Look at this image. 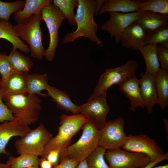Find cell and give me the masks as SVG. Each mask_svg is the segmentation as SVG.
<instances>
[{
	"instance_id": "9",
	"label": "cell",
	"mask_w": 168,
	"mask_h": 168,
	"mask_svg": "<svg viewBox=\"0 0 168 168\" xmlns=\"http://www.w3.org/2000/svg\"><path fill=\"white\" fill-rule=\"evenodd\" d=\"M110 168H141L151 161L147 155L120 148L106 150L104 156Z\"/></svg>"
},
{
	"instance_id": "29",
	"label": "cell",
	"mask_w": 168,
	"mask_h": 168,
	"mask_svg": "<svg viewBox=\"0 0 168 168\" xmlns=\"http://www.w3.org/2000/svg\"><path fill=\"white\" fill-rule=\"evenodd\" d=\"M40 159L38 156L28 154H21L17 157L10 156L6 163L10 168H25L39 165Z\"/></svg>"
},
{
	"instance_id": "11",
	"label": "cell",
	"mask_w": 168,
	"mask_h": 168,
	"mask_svg": "<svg viewBox=\"0 0 168 168\" xmlns=\"http://www.w3.org/2000/svg\"><path fill=\"white\" fill-rule=\"evenodd\" d=\"M106 97V92H103L88 99L86 103L78 106L80 113L99 130L105 122L106 116L110 111Z\"/></svg>"
},
{
	"instance_id": "35",
	"label": "cell",
	"mask_w": 168,
	"mask_h": 168,
	"mask_svg": "<svg viewBox=\"0 0 168 168\" xmlns=\"http://www.w3.org/2000/svg\"><path fill=\"white\" fill-rule=\"evenodd\" d=\"M11 63L5 52H0V75L3 79L14 72Z\"/></svg>"
},
{
	"instance_id": "25",
	"label": "cell",
	"mask_w": 168,
	"mask_h": 168,
	"mask_svg": "<svg viewBox=\"0 0 168 168\" xmlns=\"http://www.w3.org/2000/svg\"><path fill=\"white\" fill-rule=\"evenodd\" d=\"M158 104L164 110L168 106V71L160 68L155 76Z\"/></svg>"
},
{
	"instance_id": "4",
	"label": "cell",
	"mask_w": 168,
	"mask_h": 168,
	"mask_svg": "<svg viewBox=\"0 0 168 168\" xmlns=\"http://www.w3.org/2000/svg\"><path fill=\"white\" fill-rule=\"evenodd\" d=\"M41 13L32 16L25 23L13 26L16 35L29 44L30 56L41 60L45 49L42 43Z\"/></svg>"
},
{
	"instance_id": "13",
	"label": "cell",
	"mask_w": 168,
	"mask_h": 168,
	"mask_svg": "<svg viewBox=\"0 0 168 168\" xmlns=\"http://www.w3.org/2000/svg\"><path fill=\"white\" fill-rule=\"evenodd\" d=\"M139 11L130 13L109 12L110 17L101 26V30L108 32L110 38H114L116 44L120 43L123 31L136 20Z\"/></svg>"
},
{
	"instance_id": "32",
	"label": "cell",
	"mask_w": 168,
	"mask_h": 168,
	"mask_svg": "<svg viewBox=\"0 0 168 168\" xmlns=\"http://www.w3.org/2000/svg\"><path fill=\"white\" fill-rule=\"evenodd\" d=\"M25 1L18 0L12 2L0 1V19L8 21L11 15L16 11L22 10Z\"/></svg>"
},
{
	"instance_id": "12",
	"label": "cell",
	"mask_w": 168,
	"mask_h": 168,
	"mask_svg": "<svg viewBox=\"0 0 168 168\" xmlns=\"http://www.w3.org/2000/svg\"><path fill=\"white\" fill-rule=\"evenodd\" d=\"M127 136V141L122 147L126 151L145 154L149 156L151 161L164 154L156 141L147 135L129 134Z\"/></svg>"
},
{
	"instance_id": "42",
	"label": "cell",
	"mask_w": 168,
	"mask_h": 168,
	"mask_svg": "<svg viewBox=\"0 0 168 168\" xmlns=\"http://www.w3.org/2000/svg\"><path fill=\"white\" fill-rule=\"evenodd\" d=\"M163 122L164 124V128L168 134V119H163Z\"/></svg>"
},
{
	"instance_id": "34",
	"label": "cell",
	"mask_w": 168,
	"mask_h": 168,
	"mask_svg": "<svg viewBox=\"0 0 168 168\" xmlns=\"http://www.w3.org/2000/svg\"><path fill=\"white\" fill-rule=\"evenodd\" d=\"M67 148H57L51 150L44 157L51 163L53 167H54L58 165L63 159L68 157Z\"/></svg>"
},
{
	"instance_id": "10",
	"label": "cell",
	"mask_w": 168,
	"mask_h": 168,
	"mask_svg": "<svg viewBox=\"0 0 168 168\" xmlns=\"http://www.w3.org/2000/svg\"><path fill=\"white\" fill-rule=\"evenodd\" d=\"M124 119L121 117L106 121L99 130V146L106 150L122 147L128 138L124 131Z\"/></svg>"
},
{
	"instance_id": "39",
	"label": "cell",
	"mask_w": 168,
	"mask_h": 168,
	"mask_svg": "<svg viewBox=\"0 0 168 168\" xmlns=\"http://www.w3.org/2000/svg\"><path fill=\"white\" fill-rule=\"evenodd\" d=\"M168 159V152H167L155 160L151 161L147 166L141 168H152L157 164L164 160H167Z\"/></svg>"
},
{
	"instance_id": "1",
	"label": "cell",
	"mask_w": 168,
	"mask_h": 168,
	"mask_svg": "<svg viewBox=\"0 0 168 168\" xmlns=\"http://www.w3.org/2000/svg\"><path fill=\"white\" fill-rule=\"evenodd\" d=\"M78 4L76 14V29L67 33L62 40L63 44L73 42L80 37H84L103 46L102 41L97 35V25L94 19L97 8L98 0H78Z\"/></svg>"
},
{
	"instance_id": "43",
	"label": "cell",
	"mask_w": 168,
	"mask_h": 168,
	"mask_svg": "<svg viewBox=\"0 0 168 168\" xmlns=\"http://www.w3.org/2000/svg\"><path fill=\"white\" fill-rule=\"evenodd\" d=\"M0 168H10V167L7 163L4 164L0 162Z\"/></svg>"
},
{
	"instance_id": "26",
	"label": "cell",
	"mask_w": 168,
	"mask_h": 168,
	"mask_svg": "<svg viewBox=\"0 0 168 168\" xmlns=\"http://www.w3.org/2000/svg\"><path fill=\"white\" fill-rule=\"evenodd\" d=\"M157 46L156 44L146 45L141 48L139 50L145 60L146 66L145 73L154 76L161 68L156 54Z\"/></svg>"
},
{
	"instance_id": "15",
	"label": "cell",
	"mask_w": 168,
	"mask_h": 168,
	"mask_svg": "<svg viewBox=\"0 0 168 168\" xmlns=\"http://www.w3.org/2000/svg\"><path fill=\"white\" fill-rule=\"evenodd\" d=\"M146 33L142 27L134 22L121 33L120 43L122 47L137 51L144 46Z\"/></svg>"
},
{
	"instance_id": "7",
	"label": "cell",
	"mask_w": 168,
	"mask_h": 168,
	"mask_svg": "<svg viewBox=\"0 0 168 168\" xmlns=\"http://www.w3.org/2000/svg\"><path fill=\"white\" fill-rule=\"evenodd\" d=\"M138 65L134 60H128L125 64L115 68L105 69L89 99L106 92L113 85L119 86L135 74Z\"/></svg>"
},
{
	"instance_id": "8",
	"label": "cell",
	"mask_w": 168,
	"mask_h": 168,
	"mask_svg": "<svg viewBox=\"0 0 168 168\" xmlns=\"http://www.w3.org/2000/svg\"><path fill=\"white\" fill-rule=\"evenodd\" d=\"M52 134L41 123L35 129L31 130L15 142L17 153L38 156H42L47 143L53 137Z\"/></svg>"
},
{
	"instance_id": "21",
	"label": "cell",
	"mask_w": 168,
	"mask_h": 168,
	"mask_svg": "<svg viewBox=\"0 0 168 168\" xmlns=\"http://www.w3.org/2000/svg\"><path fill=\"white\" fill-rule=\"evenodd\" d=\"M48 96L50 97L58 108L66 112H71L73 114H80L78 106L72 101L68 94L55 87L48 85L46 90Z\"/></svg>"
},
{
	"instance_id": "2",
	"label": "cell",
	"mask_w": 168,
	"mask_h": 168,
	"mask_svg": "<svg viewBox=\"0 0 168 168\" xmlns=\"http://www.w3.org/2000/svg\"><path fill=\"white\" fill-rule=\"evenodd\" d=\"M1 96L15 118L24 124L29 126L39 119L41 101L37 95H29L26 93L7 94Z\"/></svg>"
},
{
	"instance_id": "36",
	"label": "cell",
	"mask_w": 168,
	"mask_h": 168,
	"mask_svg": "<svg viewBox=\"0 0 168 168\" xmlns=\"http://www.w3.org/2000/svg\"><path fill=\"white\" fill-rule=\"evenodd\" d=\"M156 54L162 69L168 71V49L161 45L157 46Z\"/></svg>"
},
{
	"instance_id": "5",
	"label": "cell",
	"mask_w": 168,
	"mask_h": 168,
	"mask_svg": "<svg viewBox=\"0 0 168 168\" xmlns=\"http://www.w3.org/2000/svg\"><path fill=\"white\" fill-rule=\"evenodd\" d=\"M82 134L75 143L67 148L68 157L79 162L86 159L99 146L100 133L99 129L88 121L82 128Z\"/></svg>"
},
{
	"instance_id": "38",
	"label": "cell",
	"mask_w": 168,
	"mask_h": 168,
	"mask_svg": "<svg viewBox=\"0 0 168 168\" xmlns=\"http://www.w3.org/2000/svg\"><path fill=\"white\" fill-rule=\"evenodd\" d=\"M79 163V162L75 159L67 157L53 168H75Z\"/></svg>"
},
{
	"instance_id": "40",
	"label": "cell",
	"mask_w": 168,
	"mask_h": 168,
	"mask_svg": "<svg viewBox=\"0 0 168 168\" xmlns=\"http://www.w3.org/2000/svg\"><path fill=\"white\" fill-rule=\"evenodd\" d=\"M39 165L40 168H53L51 163L45 157H41L40 159Z\"/></svg>"
},
{
	"instance_id": "33",
	"label": "cell",
	"mask_w": 168,
	"mask_h": 168,
	"mask_svg": "<svg viewBox=\"0 0 168 168\" xmlns=\"http://www.w3.org/2000/svg\"><path fill=\"white\" fill-rule=\"evenodd\" d=\"M168 41V26L159 28L146 34L144 45L152 44L160 45Z\"/></svg>"
},
{
	"instance_id": "3",
	"label": "cell",
	"mask_w": 168,
	"mask_h": 168,
	"mask_svg": "<svg viewBox=\"0 0 168 168\" xmlns=\"http://www.w3.org/2000/svg\"><path fill=\"white\" fill-rule=\"evenodd\" d=\"M60 125L58 132L45 146L42 157H44L50 151L57 148H67L71 142L72 138L88 121L87 118L81 114L68 115L62 114L60 116Z\"/></svg>"
},
{
	"instance_id": "16",
	"label": "cell",
	"mask_w": 168,
	"mask_h": 168,
	"mask_svg": "<svg viewBox=\"0 0 168 168\" xmlns=\"http://www.w3.org/2000/svg\"><path fill=\"white\" fill-rule=\"evenodd\" d=\"M139 87L145 107L148 113L152 112L157 104V95L155 83V77L142 72L140 74Z\"/></svg>"
},
{
	"instance_id": "19",
	"label": "cell",
	"mask_w": 168,
	"mask_h": 168,
	"mask_svg": "<svg viewBox=\"0 0 168 168\" xmlns=\"http://www.w3.org/2000/svg\"><path fill=\"white\" fill-rule=\"evenodd\" d=\"M26 93L24 73L14 72L6 78L0 79L1 96L7 94Z\"/></svg>"
},
{
	"instance_id": "14",
	"label": "cell",
	"mask_w": 168,
	"mask_h": 168,
	"mask_svg": "<svg viewBox=\"0 0 168 168\" xmlns=\"http://www.w3.org/2000/svg\"><path fill=\"white\" fill-rule=\"evenodd\" d=\"M31 129L29 126L25 124L17 119L0 124V155L2 153L8 156L5 147L10 139L13 137H23Z\"/></svg>"
},
{
	"instance_id": "30",
	"label": "cell",
	"mask_w": 168,
	"mask_h": 168,
	"mask_svg": "<svg viewBox=\"0 0 168 168\" xmlns=\"http://www.w3.org/2000/svg\"><path fill=\"white\" fill-rule=\"evenodd\" d=\"M137 1L140 11H147L162 14H168V0Z\"/></svg>"
},
{
	"instance_id": "6",
	"label": "cell",
	"mask_w": 168,
	"mask_h": 168,
	"mask_svg": "<svg viewBox=\"0 0 168 168\" xmlns=\"http://www.w3.org/2000/svg\"><path fill=\"white\" fill-rule=\"evenodd\" d=\"M41 20L45 23L48 28L49 42L47 49L43 54L49 61L54 59L59 38L58 30L65 18L58 8L53 2L44 7L41 11Z\"/></svg>"
},
{
	"instance_id": "27",
	"label": "cell",
	"mask_w": 168,
	"mask_h": 168,
	"mask_svg": "<svg viewBox=\"0 0 168 168\" xmlns=\"http://www.w3.org/2000/svg\"><path fill=\"white\" fill-rule=\"evenodd\" d=\"M8 57L14 72L22 73H27L33 66L31 59L23 55L12 47Z\"/></svg>"
},
{
	"instance_id": "28",
	"label": "cell",
	"mask_w": 168,
	"mask_h": 168,
	"mask_svg": "<svg viewBox=\"0 0 168 168\" xmlns=\"http://www.w3.org/2000/svg\"><path fill=\"white\" fill-rule=\"evenodd\" d=\"M53 3L67 19L69 24L76 26L74 9L78 6V0H54Z\"/></svg>"
},
{
	"instance_id": "24",
	"label": "cell",
	"mask_w": 168,
	"mask_h": 168,
	"mask_svg": "<svg viewBox=\"0 0 168 168\" xmlns=\"http://www.w3.org/2000/svg\"><path fill=\"white\" fill-rule=\"evenodd\" d=\"M137 1L130 0H105L98 15L106 12L130 13L139 11Z\"/></svg>"
},
{
	"instance_id": "45",
	"label": "cell",
	"mask_w": 168,
	"mask_h": 168,
	"mask_svg": "<svg viewBox=\"0 0 168 168\" xmlns=\"http://www.w3.org/2000/svg\"><path fill=\"white\" fill-rule=\"evenodd\" d=\"M154 168H168V164H166L162 166H160L155 167Z\"/></svg>"
},
{
	"instance_id": "18",
	"label": "cell",
	"mask_w": 168,
	"mask_h": 168,
	"mask_svg": "<svg viewBox=\"0 0 168 168\" xmlns=\"http://www.w3.org/2000/svg\"><path fill=\"white\" fill-rule=\"evenodd\" d=\"M119 89L129 100L131 111H134L138 107L145 108L140 91L139 79L135 74L120 85Z\"/></svg>"
},
{
	"instance_id": "20",
	"label": "cell",
	"mask_w": 168,
	"mask_h": 168,
	"mask_svg": "<svg viewBox=\"0 0 168 168\" xmlns=\"http://www.w3.org/2000/svg\"><path fill=\"white\" fill-rule=\"evenodd\" d=\"M52 0H26L23 8L13 13V17L17 24L27 22L31 16L41 13L42 9L52 3Z\"/></svg>"
},
{
	"instance_id": "31",
	"label": "cell",
	"mask_w": 168,
	"mask_h": 168,
	"mask_svg": "<svg viewBox=\"0 0 168 168\" xmlns=\"http://www.w3.org/2000/svg\"><path fill=\"white\" fill-rule=\"evenodd\" d=\"M106 150L99 146L90 154L86 158L88 168H110L105 160Z\"/></svg>"
},
{
	"instance_id": "23",
	"label": "cell",
	"mask_w": 168,
	"mask_h": 168,
	"mask_svg": "<svg viewBox=\"0 0 168 168\" xmlns=\"http://www.w3.org/2000/svg\"><path fill=\"white\" fill-rule=\"evenodd\" d=\"M26 80V93L29 95H38L41 96H48L46 94L41 92L43 90H46L49 85L48 78L46 74L24 73Z\"/></svg>"
},
{
	"instance_id": "37",
	"label": "cell",
	"mask_w": 168,
	"mask_h": 168,
	"mask_svg": "<svg viewBox=\"0 0 168 168\" xmlns=\"http://www.w3.org/2000/svg\"><path fill=\"white\" fill-rule=\"evenodd\" d=\"M3 101L0 95V122L14 120L15 118L13 113L3 103Z\"/></svg>"
},
{
	"instance_id": "22",
	"label": "cell",
	"mask_w": 168,
	"mask_h": 168,
	"mask_svg": "<svg viewBox=\"0 0 168 168\" xmlns=\"http://www.w3.org/2000/svg\"><path fill=\"white\" fill-rule=\"evenodd\" d=\"M0 39L7 40L12 44L13 48L18 49L26 54H28L30 52L29 46L16 35L10 22L1 19H0Z\"/></svg>"
},
{
	"instance_id": "46",
	"label": "cell",
	"mask_w": 168,
	"mask_h": 168,
	"mask_svg": "<svg viewBox=\"0 0 168 168\" xmlns=\"http://www.w3.org/2000/svg\"><path fill=\"white\" fill-rule=\"evenodd\" d=\"M25 168H40V167L39 166H32Z\"/></svg>"
},
{
	"instance_id": "41",
	"label": "cell",
	"mask_w": 168,
	"mask_h": 168,
	"mask_svg": "<svg viewBox=\"0 0 168 168\" xmlns=\"http://www.w3.org/2000/svg\"><path fill=\"white\" fill-rule=\"evenodd\" d=\"M75 168H88L87 159L79 162Z\"/></svg>"
},
{
	"instance_id": "17",
	"label": "cell",
	"mask_w": 168,
	"mask_h": 168,
	"mask_svg": "<svg viewBox=\"0 0 168 168\" xmlns=\"http://www.w3.org/2000/svg\"><path fill=\"white\" fill-rule=\"evenodd\" d=\"M135 22L139 24L147 34L168 26V14L139 11Z\"/></svg>"
},
{
	"instance_id": "44",
	"label": "cell",
	"mask_w": 168,
	"mask_h": 168,
	"mask_svg": "<svg viewBox=\"0 0 168 168\" xmlns=\"http://www.w3.org/2000/svg\"><path fill=\"white\" fill-rule=\"evenodd\" d=\"M160 45L161 46L165 48L168 49V41L165 42L160 44Z\"/></svg>"
}]
</instances>
